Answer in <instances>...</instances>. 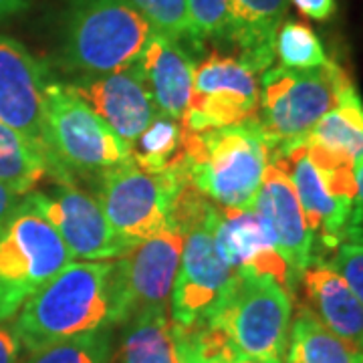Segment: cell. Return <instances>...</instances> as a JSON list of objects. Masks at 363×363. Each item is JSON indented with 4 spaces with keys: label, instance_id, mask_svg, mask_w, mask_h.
Wrapping results in <instances>:
<instances>
[{
    "label": "cell",
    "instance_id": "36",
    "mask_svg": "<svg viewBox=\"0 0 363 363\" xmlns=\"http://www.w3.org/2000/svg\"><path fill=\"white\" fill-rule=\"evenodd\" d=\"M28 9V0H0V21L18 16Z\"/></svg>",
    "mask_w": 363,
    "mask_h": 363
},
{
    "label": "cell",
    "instance_id": "37",
    "mask_svg": "<svg viewBox=\"0 0 363 363\" xmlns=\"http://www.w3.org/2000/svg\"><path fill=\"white\" fill-rule=\"evenodd\" d=\"M285 363H289V362H285Z\"/></svg>",
    "mask_w": 363,
    "mask_h": 363
},
{
    "label": "cell",
    "instance_id": "31",
    "mask_svg": "<svg viewBox=\"0 0 363 363\" xmlns=\"http://www.w3.org/2000/svg\"><path fill=\"white\" fill-rule=\"evenodd\" d=\"M337 271L363 303V238H345L327 262Z\"/></svg>",
    "mask_w": 363,
    "mask_h": 363
},
{
    "label": "cell",
    "instance_id": "19",
    "mask_svg": "<svg viewBox=\"0 0 363 363\" xmlns=\"http://www.w3.org/2000/svg\"><path fill=\"white\" fill-rule=\"evenodd\" d=\"M307 309L341 339L363 350V303L327 262H313L301 274Z\"/></svg>",
    "mask_w": 363,
    "mask_h": 363
},
{
    "label": "cell",
    "instance_id": "17",
    "mask_svg": "<svg viewBox=\"0 0 363 363\" xmlns=\"http://www.w3.org/2000/svg\"><path fill=\"white\" fill-rule=\"evenodd\" d=\"M69 85L130 150L157 116L154 99L135 65L109 75L77 77Z\"/></svg>",
    "mask_w": 363,
    "mask_h": 363
},
{
    "label": "cell",
    "instance_id": "29",
    "mask_svg": "<svg viewBox=\"0 0 363 363\" xmlns=\"http://www.w3.org/2000/svg\"><path fill=\"white\" fill-rule=\"evenodd\" d=\"M125 2L142 14L156 33L178 40L192 52L198 51L192 37L186 0H125Z\"/></svg>",
    "mask_w": 363,
    "mask_h": 363
},
{
    "label": "cell",
    "instance_id": "5",
    "mask_svg": "<svg viewBox=\"0 0 363 363\" xmlns=\"http://www.w3.org/2000/svg\"><path fill=\"white\" fill-rule=\"evenodd\" d=\"M293 319V295L272 277L238 274L218 307L204 319L218 327L242 355L281 363Z\"/></svg>",
    "mask_w": 363,
    "mask_h": 363
},
{
    "label": "cell",
    "instance_id": "25",
    "mask_svg": "<svg viewBox=\"0 0 363 363\" xmlns=\"http://www.w3.org/2000/svg\"><path fill=\"white\" fill-rule=\"evenodd\" d=\"M172 335L180 363H267L242 355L210 321L192 327L172 325Z\"/></svg>",
    "mask_w": 363,
    "mask_h": 363
},
{
    "label": "cell",
    "instance_id": "7",
    "mask_svg": "<svg viewBox=\"0 0 363 363\" xmlns=\"http://www.w3.org/2000/svg\"><path fill=\"white\" fill-rule=\"evenodd\" d=\"M73 260L61 236L26 198L0 233V323Z\"/></svg>",
    "mask_w": 363,
    "mask_h": 363
},
{
    "label": "cell",
    "instance_id": "23",
    "mask_svg": "<svg viewBox=\"0 0 363 363\" xmlns=\"http://www.w3.org/2000/svg\"><path fill=\"white\" fill-rule=\"evenodd\" d=\"M123 327L119 363H180L168 309H147Z\"/></svg>",
    "mask_w": 363,
    "mask_h": 363
},
{
    "label": "cell",
    "instance_id": "20",
    "mask_svg": "<svg viewBox=\"0 0 363 363\" xmlns=\"http://www.w3.org/2000/svg\"><path fill=\"white\" fill-rule=\"evenodd\" d=\"M230 33L228 43L257 75L274 63V37L283 25L289 0H228Z\"/></svg>",
    "mask_w": 363,
    "mask_h": 363
},
{
    "label": "cell",
    "instance_id": "18",
    "mask_svg": "<svg viewBox=\"0 0 363 363\" xmlns=\"http://www.w3.org/2000/svg\"><path fill=\"white\" fill-rule=\"evenodd\" d=\"M157 113L182 121L192 95L194 52L162 33H152L135 63Z\"/></svg>",
    "mask_w": 363,
    "mask_h": 363
},
{
    "label": "cell",
    "instance_id": "12",
    "mask_svg": "<svg viewBox=\"0 0 363 363\" xmlns=\"http://www.w3.org/2000/svg\"><path fill=\"white\" fill-rule=\"evenodd\" d=\"M25 198L57 230L73 259L117 260L131 248L111 228L95 196L83 192L75 182H55L49 190Z\"/></svg>",
    "mask_w": 363,
    "mask_h": 363
},
{
    "label": "cell",
    "instance_id": "27",
    "mask_svg": "<svg viewBox=\"0 0 363 363\" xmlns=\"http://www.w3.org/2000/svg\"><path fill=\"white\" fill-rule=\"evenodd\" d=\"M116 350L113 327L81 333L49 347L26 353L18 363H111Z\"/></svg>",
    "mask_w": 363,
    "mask_h": 363
},
{
    "label": "cell",
    "instance_id": "26",
    "mask_svg": "<svg viewBox=\"0 0 363 363\" xmlns=\"http://www.w3.org/2000/svg\"><path fill=\"white\" fill-rule=\"evenodd\" d=\"M184 123L157 113L150 128L131 145V160L152 174H162L178 166L182 156Z\"/></svg>",
    "mask_w": 363,
    "mask_h": 363
},
{
    "label": "cell",
    "instance_id": "16",
    "mask_svg": "<svg viewBox=\"0 0 363 363\" xmlns=\"http://www.w3.org/2000/svg\"><path fill=\"white\" fill-rule=\"evenodd\" d=\"M271 164L283 169L293 184L303 214L315 236V245L321 242L327 250H335L350 233L353 200L341 198L329 190L321 174L313 166L303 142L285 152L271 154Z\"/></svg>",
    "mask_w": 363,
    "mask_h": 363
},
{
    "label": "cell",
    "instance_id": "33",
    "mask_svg": "<svg viewBox=\"0 0 363 363\" xmlns=\"http://www.w3.org/2000/svg\"><path fill=\"white\" fill-rule=\"evenodd\" d=\"M295 4L298 13L311 21H319L325 23L329 21L335 11H337V2L335 0H291Z\"/></svg>",
    "mask_w": 363,
    "mask_h": 363
},
{
    "label": "cell",
    "instance_id": "8",
    "mask_svg": "<svg viewBox=\"0 0 363 363\" xmlns=\"http://www.w3.org/2000/svg\"><path fill=\"white\" fill-rule=\"evenodd\" d=\"M95 180V200L116 234L135 247L168 226L176 196L188 182L176 169L152 174L133 160L105 169Z\"/></svg>",
    "mask_w": 363,
    "mask_h": 363
},
{
    "label": "cell",
    "instance_id": "21",
    "mask_svg": "<svg viewBox=\"0 0 363 363\" xmlns=\"http://www.w3.org/2000/svg\"><path fill=\"white\" fill-rule=\"evenodd\" d=\"M303 143L311 157L353 166L363 162V101L350 77L339 87L335 107L315 123Z\"/></svg>",
    "mask_w": 363,
    "mask_h": 363
},
{
    "label": "cell",
    "instance_id": "13",
    "mask_svg": "<svg viewBox=\"0 0 363 363\" xmlns=\"http://www.w3.org/2000/svg\"><path fill=\"white\" fill-rule=\"evenodd\" d=\"M52 81L49 67L9 35L0 33V121L37 143L59 174L45 145V91Z\"/></svg>",
    "mask_w": 363,
    "mask_h": 363
},
{
    "label": "cell",
    "instance_id": "28",
    "mask_svg": "<svg viewBox=\"0 0 363 363\" xmlns=\"http://www.w3.org/2000/svg\"><path fill=\"white\" fill-rule=\"evenodd\" d=\"M274 59L293 71H309L323 67L329 59L311 26L301 21H285L274 37Z\"/></svg>",
    "mask_w": 363,
    "mask_h": 363
},
{
    "label": "cell",
    "instance_id": "14",
    "mask_svg": "<svg viewBox=\"0 0 363 363\" xmlns=\"http://www.w3.org/2000/svg\"><path fill=\"white\" fill-rule=\"evenodd\" d=\"M212 230L224 262L238 274L272 277L293 295L295 281L274 248L272 236L255 208L233 210L214 206Z\"/></svg>",
    "mask_w": 363,
    "mask_h": 363
},
{
    "label": "cell",
    "instance_id": "6",
    "mask_svg": "<svg viewBox=\"0 0 363 363\" xmlns=\"http://www.w3.org/2000/svg\"><path fill=\"white\" fill-rule=\"evenodd\" d=\"M350 77L335 61L309 71L271 67L260 75L259 117L274 152L301 143L315 123L337 104L339 87Z\"/></svg>",
    "mask_w": 363,
    "mask_h": 363
},
{
    "label": "cell",
    "instance_id": "34",
    "mask_svg": "<svg viewBox=\"0 0 363 363\" xmlns=\"http://www.w3.org/2000/svg\"><path fill=\"white\" fill-rule=\"evenodd\" d=\"M347 238H363V162L355 166V200Z\"/></svg>",
    "mask_w": 363,
    "mask_h": 363
},
{
    "label": "cell",
    "instance_id": "30",
    "mask_svg": "<svg viewBox=\"0 0 363 363\" xmlns=\"http://www.w3.org/2000/svg\"><path fill=\"white\" fill-rule=\"evenodd\" d=\"M192 37L198 49L206 40H226L230 33V6L228 0H186Z\"/></svg>",
    "mask_w": 363,
    "mask_h": 363
},
{
    "label": "cell",
    "instance_id": "22",
    "mask_svg": "<svg viewBox=\"0 0 363 363\" xmlns=\"http://www.w3.org/2000/svg\"><path fill=\"white\" fill-rule=\"evenodd\" d=\"M285 362L363 363V350L329 331L307 307H301L291 319Z\"/></svg>",
    "mask_w": 363,
    "mask_h": 363
},
{
    "label": "cell",
    "instance_id": "24",
    "mask_svg": "<svg viewBox=\"0 0 363 363\" xmlns=\"http://www.w3.org/2000/svg\"><path fill=\"white\" fill-rule=\"evenodd\" d=\"M47 176L52 178V166L45 152L21 131L0 121V184L26 196Z\"/></svg>",
    "mask_w": 363,
    "mask_h": 363
},
{
    "label": "cell",
    "instance_id": "1",
    "mask_svg": "<svg viewBox=\"0 0 363 363\" xmlns=\"http://www.w3.org/2000/svg\"><path fill=\"white\" fill-rule=\"evenodd\" d=\"M271 147L259 117L242 123L192 131L184 128L176 172L212 204L233 210L252 208Z\"/></svg>",
    "mask_w": 363,
    "mask_h": 363
},
{
    "label": "cell",
    "instance_id": "15",
    "mask_svg": "<svg viewBox=\"0 0 363 363\" xmlns=\"http://www.w3.org/2000/svg\"><path fill=\"white\" fill-rule=\"evenodd\" d=\"M252 208L264 220L274 248L298 285L301 274L315 262V236L303 214L297 192L283 169L269 164Z\"/></svg>",
    "mask_w": 363,
    "mask_h": 363
},
{
    "label": "cell",
    "instance_id": "32",
    "mask_svg": "<svg viewBox=\"0 0 363 363\" xmlns=\"http://www.w3.org/2000/svg\"><path fill=\"white\" fill-rule=\"evenodd\" d=\"M21 351H23V345L16 335L13 321L0 323V363H18Z\"/></svg>",
    "mask_w": 363,
    "mask_h": 363
},
{
    "label": "cell",
    "instance_id": "3",
    "mask_svg": "<svg viewBox=\"0 0 363 363\" xmlns=\"http://www.w3.org/2000/svg\"><path fill=\"white\" fill-rule=\"evenodd\" d=\"M152 25L125 0H69L61 63L77 77L125 71L142 57Z\"/></svg>",
    "mask_w": 363,
    "mask_h": 363
},
{
    "label": "cell",
    "instance_id": "10",
    "mask_svg": "<svg viewBox=\"0 0 363 363\" xmlns=\"http://www.w3.org/2000/svg\"><path fill=\"white\" fill-rule=\"evenodd\" d=\"M214 206L210 202L184 228L180 267L169 297V321L174 327H192L208 319L233 283L234 271L224 262L214 240Z\"/></svg>",
    "mask_w": 363,
    "mask_h": 363
},
{
    "label": "cell",
    "instance_id": "11",
    "mask_svg": "<svg viewBox=\"0 0 363 363\" xmlns=\"http://www.w3.org/2000/svg\"><path fill=\"white\" fill-rule=\"evenodd\" d=\"M259 104V75L238 57L214 51L196 63L192 95L182 123L192 131L228 128L255 119Z\"/></svg>",
    "mask_w": 363,
    "mask_h": 363
},
{
    "label": "cell",
    "instance_id": "2",
    "mask_svg": "<svg viewBox=\"0 0 363 363\" xmlns=\"http://www.w3.org/2000/svg\"><path fill=\"white\" fill-rule=\"evenodd\" d=\"M113 260L69 262L13 319L26 353L81 333L113 327ZM116 329V327H113Z\"/></svg>",
    "mask_w": 363,
    "mask_h": 363
},
{
    "label": "cell",
    "instance_id": "35",
    "mask_svg": "<svg viewBox=\"0 0 363 363\" xmlns=\"http://www.w3.org/2000/svg\"><path fill=\"white\" fill-rule=\"evenodd\" d=\"M23 198L25 196H18L11 188H6V186L0 184V233L4 230V226L18 212V208L23 204Z\"/></svg>",
    "mask_w": 363,
    "mask_h": 363
},
{
    "label": "cell",
    "instance_id": "4",
    "mask_svg": "<svg viewBox=\"0 0 363 363\" xmlns=\"http://www.w3.org/2000/svg\"><path fill=\"white\" fill-rule=\"evenodd\" d=\"M45 145L59 182H75V176L95 178L131 160L130 145L71 85L55 79L45 91Z\"/></svg>",
    "mask_w": 363,
    "mask_h": 363
},
{
    "label": "cell",
    "instance_id": "9",
    "mask_svg": "<svg viewBox=\"0 0 363 363\" xmlns=\"http://www.w3.org/2000/svg\"><path fill=\"white\" fill-rule=\"evenodd\" d=\"M182 245L184 234L168 222L164 230L113 260V327L125 325L131 317L147 309H168L180 267Z\"/></svg>",
    "mask_w": 363,
    "mask_h": 363
}]
</instances>
